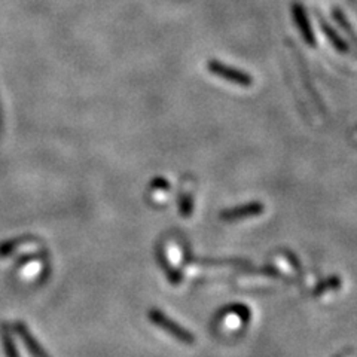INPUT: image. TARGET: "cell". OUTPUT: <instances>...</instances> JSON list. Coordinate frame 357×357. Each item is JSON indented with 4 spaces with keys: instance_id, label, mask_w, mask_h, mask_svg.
I'll list each match as a JSON object with an SVG mask.
<instances>
[{
    "instance_id": "6da1fadb",
    "label": "cell",
    "mask_w": 357,
    "mask_h": 357,
    "mask_svg": "<svg viewBox=\"0 0 357 357\" xmlns=\"http://www.w3.org/2000/svg\"><path fill=\"white\" fill-rule=\"evenodd\" d=\"M207 69L211 75H215V76L220 77V79L228 81L234 85H238L243 88H249L253 85V77L249 73L237 69V67L220 63L218 60H210L207 63Z\"/></svg>"
},
{
    "instance_id": "7a4b0ae2",
    "label": "cell",
    "mask_w": 357,
    "mask_h": 357,
    "mask_svg": "<svg viewBox=\"0 0 357 357\" xmlns=\"http://www.w3.org/2000/svg\"><path fill=\"white\" fill-rule=\"evenodd\" d=\"M148 316H149V320L153 323L155 326H158L160 329L165 331L167 333L172 335V337L176 338L177 341H181L183 344H194L195 342V337L191 332L186 331L181 325H177L176 321H173L170 317H167L164 312L160 311L158 308H151Z\"/></svg>"
},
{
    "instance_id": "3957f363",
    "label": "cell",
    "mask_w": 357,
    "mask_h": 357,
    "mask_svg": "<svg viewBox=\"0 0 357 357\" xmlns=\"http://www.w3.org/2000/svg\"><path fill=\"white\" fill-rule=\"evenodd\" d=\"M264 210H265V206L262 203H259V201H253V203H249V204L223 210L219 215V218L220 220H225V222H237L243 219L261 216V213H264Z\"/></svg>"
},
{
    "instance_id": "277c9868",
    "label": "cell",
    "mask_w": 357,
    "mask_h": 357,
    "mask_svg": "<svg viewBox=\"0 0 357 357\" xmlns=\"http://www.w3.org/2000/svg\"><path fill=\"white\" fill-rule=\"evenodd\" d=\"M292 15H294V20H295V24H296L298 30L301 31V36H303L305 43L311 45V47H314L316 38H314V33H312V29L310 26L305 8L301 3L295 2L292 5Z\"/></svg>"
},
{
    "instance_id": "5b68a950",
    "label": "cell",
    "mask_w": 357,
    "mask_h": 357,
    "mask_svg": "<svg viewBox=\"0 0 357 357\" xmlns=\"http://www.w3.org/2000/svg\"><path fill=\"white\" fill-rule=\"evenodd\" d=\"M319 24H320V29L323 30V33H325L326 39L331 42V45H332L335 50H337L341 54H347L349 52V45L340 38L337 30H333V27L329 24V22L325 18L319 17Z\"/></svg>"
},
{
    "instance_id": "8992f818",
    "label": "cell",
    "mask_w": 357,
    "mask_h": 357,
    "mask_svg": "<svg viewBox=\"0 0 357 357\" xmlns=\"http://www.w3.org/2000/svg\"><path fill=\"white\" fill-rule=\"evenodd\" d=\"M341 289V278L338 275L328 277L326 280L320 282L314 290H312V296H321L328 292H335V290Z\"/></svg>"
},
{
    "instance_id": "52a82bcc",
    "label": "cell",
    "mask_w": 357,
    "mask_h": 357,
    "mask_svg": "<svg viewBox=\"0 0 357 357\" xmlns=\"http://www.w3.org/2000/svg\"><path fill=\"white\" fill-rule=\"evenodd\" d=\"M332 17H333V20L338 22L340 24V27L347 33V35L357 43V36H356V33H354V30H353V27L350 26V21L347 20V17H345V14L342 13V10L340 9V8H333L332 9Z\"/></svg>"
},
{
    "instance_id": "ba28073f",
    "label": "cell",
    "mask_w": 357,
    "mask_h": 357,
    "mask_svg": "<svg viewBox=\"0 0 357 357\" xmlns=\"http://www.w3.org/2000/svg\"><path fill=\"white\" fill-rule=\"evenodd\" d=\"M178 211H181V215L183 218H189L192 215L194 211V195L192 192H183L178 198Z\"/></svg>"
},
{
    "instance_id": "9c48e42d",
    "label": "cell",
    "mask_w": 357,
    "mask_h": 357,
    "mask_svg": "<svg viewBox=\"0 0 357 357\" xmlns=\"http://www.w3.org/2000/svg\"><path fill=\"white\" fill-rule=\"evenodd\" d=\"M151 188L155 189V191H161V192H169L170 189V183L165 181L164 177H156L152 181L151 183Z\"/></svg>"
},
{
    "instance_id": "30bf717a",
    "label": "cell",
    "mask_w": 357,
    "mask_h": 357,
    "mask_svg": "<svg viewBox=\"0 0 357 357\" xmlns=\"http://www.w3.org/2000/svg\"><path fill=\"white\" fill-rule=\"evenodd\" d=\"M284 256H286V259L289 261V264L292 265L295 270L298 271V274H303V268H301V264H299V259L296 258V256L292 253V252H289V250H286L284 252Z\"/></svg>"
},
{
    "instance_id": "8fae6325",
    "label": "cell",
    "mask_w": 357,
    "mask_h": 357,
    "mask_svg": "<svg viewBox=\"0 0 357 357\" xmlns=\"http://www.w3.org/2000/svg\"><path fill=\"white\" fill-rule=\"evenodd\" d=\"M351 353H353V349H344L338 354H335L333 357H350Z\"/></svg>"
}]
</instances>
